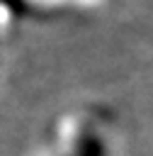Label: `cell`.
<instances>
[{"label": "cell", "mask_w": 153, "mask_h": 156, "mask_svg": "<svg viewBox=\"0 0 153 156\" xmlns=\"http://www.w3.org/2000/svg\"><path fill=\"white\" fill-rule=\"evenodd\" d=\"M80 156H102V146H100V141L87 139L85 146H83V151H80Z\"/></svg>", "instance_id": "2"}, {"label": "cell", "mask_w": 153, "mask_h": 156, "mask_svg": "<svg viewBox=\"0 0 153 156\" xmlns=\"http://www.w3.org/2000/svg\"><path fill=\"white\" fill-rule=\"evenodd\" d=\"M10 12H15V15H27L29 12V7H27V0H0Z\"/></svg>", "instance_id": "1"}]
</instances>
